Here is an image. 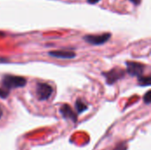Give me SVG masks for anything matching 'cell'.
I'll return each instance as SVG.
<instances>
[{
  "label": "cell",
  "instance_id": "cell-15",
  "mask_svg": "<svg viewBox=\"0 0 151 150\" xmlns=\"http://www.w3.org/2000/svg\"><path fill=\"white\" fill-rule=\"evenodd\" d=\"M8 59L4 58V57H0V63H7Z\"/></svg>",
  "mask_w": 151,
  "mask_h": 150
},
{
  "label": "cell",
  "instance_id": "cell-16",
  "mask_svg": "<svg viewBox=\"0 0 151 150\" xmlns=\"http://www.w3.org/2000/svg\"><path fill=\"white\" fill-rule=\"evenodd\" d=\"M3 117V110H2V108H1V106H0V118Z\"/></svg>",
  "mask_w": 151,
  "mask_h": 150
},
{
  "label": "cell",
  "instance_id": "cell-1",
  "mask_svg": "<svg viewBox=\"0 0 151 150\" xmlns=\"http://www.w3.org/2000/svg\"><path fill=\"white\" fill-rule=\"evenodd\" d=\"M1 83H2L3 88L9 91L13 88H24L27 85V79L24 77H21V76L5 74L2 78Z\"/></svg>",
  "mask_w": 151,
  "mask_h": 150
},
{
  "label": "cell",
  "instance_id": "cell-7",
  "mask_svg": "<svg viewBox=\"0 0 151 150\" xmlns=\"http://www.w3.org/2000/svg\"><path fill=\"white\" fill-rule=\"evenodd\" d=\"M50 57L61 59H72L76 57L75 52L69 50H53L48 53Z\"/></svg>",
  "mask_w": 151,
  "mask_h": 150
},
{
  "label": "cell",
  "instance_id": "cell-3",
  "mask_svg": "<svg viewBox=\"0 0 151 150\" xmlns=\"http://www.w3.org/2000/svg\"><path fill=\"white\" fill-rule=\"evenodd\" d=\"M103 75L105 77L107 84L112 85L116 81L121 80L125 76V71L121 68L116 67V68H113L108 72H103Z\"/></svg>",
  "mask_w": 151,
  "mask_h": 150
},
{
  "label": "cell",
  "instance_id": "cell-4",
  "mask_svg": "<svg viewBox=\"0 0 151 150\" xmlns=\"http://www.w3.org/2000/svg\"><path fill=\"white\" fill-rule=\"evenodd\" d=\"M111 34L110 33H105L102 34H88L83 37V39L89 44L92 45H102L108 42Z\"/></svg>",
  "mask_w": 151,
  "mask_h": 150
},
{
  "label": "cell",
  "instance_id": "cell-10",
  "mask_svg": "<svg viewBox=\"0 0 151 150\" xmlns=\"http://www.w3.org/2000/svg\"><path fill=\"white\" fill-rule=\"evenodd\" d=\"M143 102H144V103H146V104H150L151 103V91L150 90H149V91H147V93L144 95V96H143Z\"/></svg>",
  "mask_w": 151,
  "mask_h": 150
},
{
  "label": "cell",
  "instance_id": "cell-13",
  "mask_svg": "<svg viewBox=\"0 0 151 150\" xmlns=\"http://www.w3.org/2000/svg\"><path fill=\"white\" fill-rule=\"evenodd\" d=\"M130 2H132L134 4H135V5H139L140 4H141V1L142 0H129Z\"/></svg>",
  "mask_w": 151,
  "mask_h": 150
},
{
  "label": "cell",
  "instance_id": "cell-8",
  "mask_svg": "<svg viewBox=\"0 0 151 150\" xmlns=\"http://www.w3.org/2000/svg\"><path fill=\"white\" fill-rule=\"evenodd\" d=\"M75 109H76L77 112L79 114H81V113H82V112H84V111H86L88 110V105L82 100L78 99L75 102Z\"/></svg>",
  "mask_w": 151,
  "mask_h": 150
},
{
  "label": "cell",
  "instance_id": "cell-6",
  "mask_svg": "<svg viewBox=\"0 0 151 150\" xmlns=\"http://www.w3.org/2000/svg\"><path fill=\"white\" fill-rule=\"evenodd\" d=\"M59 112L65 119H69L73 123L77 122V114H75V112L69 104H63L59 109Z\"/></svg>",
  "mask_w": 151,
  "mask_h": 150
},
{
  "label": "cell",
  "instance_id": "cell-9",
  "mask_svg": "<svg viewBox=\"0 0 151 150\" xmlns=\"http://www.w3.org/2000/svg\"><path fill=\"white\" fill-rule=\"evenodd\" d=\"M138 83L142 87H150L151 86L150 76H142L138 78Z\"/></svg>",
  "mask_w": 151,
  "mask_h": 150
},
{
  "label": "cell",
  "instance_id": "cell-12",
  "mask_svg": "<svg viewBox=\"0 0 151 150\" xmlns=\"http://www.w3.org/2000/svg\"><path fill=\"white\" fill-rule=\"evenodd\" d=\"M127 145L126 142H121L119 145H117V147L113 150H127Z\"/></svg>",
  "mask_w": 151,
  "mask_h": 150
},
{
  "label": "cell",
  "instance_id": "cell-2",
  "mask_svg": "<svg viewBox=\"0 0 151 150\" xmlns=\"http://www.w3.org/2000/svg\"><path fill=\"white\" fill-rule=\"evenodd\" d=\"M53 89L50 85L45 82H38L36 84L35 93L37 95V98L40 101H45L49 99L52 95Z\"/></svg>",
  "mask_w": 151,
  "mask_h": 150
},
{
  "label": "cell",
  "instance_id": "cell-14",
  "mask_svg": "<svg viewBox=\"0 0 151 150\" xmlns=\"http://www.w3.org/2000/svg\"><path fill=\"white\" fill-rule=\"evenodd\" d=\"M87 1H88V3H89V4H94L98 3L100 0H87Z\"/></svg>",
  "mask_w": 151,
  "mask_h": 150
},
{
  "label": "cell",
  "instance_id": "cell-5",
  "mask_svg": "<svg viewBox=\"0 0 151 150\" xmlns=\"http://www.w3.org/2000/svg\"><path fill=\"white\" fill-rule=\"evenodd\" d=\"M126 65H127V72L131 76H135V77L140 78L142 76V74L145 71V65L141 63L127 61L126 63Z\"/></svg>",
  "mask_w": 151,
  "mask_h": 150
},
{
  "label": "cell",
  "instance_id": "cell-11",
  "mask_svg": "<svg viewBox=\"0 0 151 150\" xmlns=\"http://www.w3.org/2000/svg\"><path fill=\"white\" fill-rule=\"evenodd\" d=\"M9 95V91L4 89L3 88H0V98L2 99H6Z\"/></svg>",
  "mask_w": 151,
  "mask_h": 150
}]
</instances>
